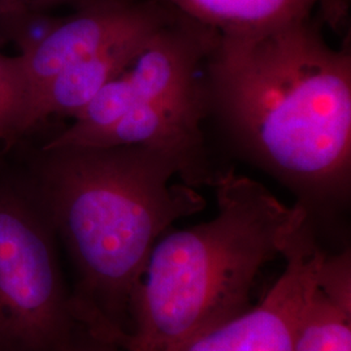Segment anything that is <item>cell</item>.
Wrapping results in <instances>:
<instances>
[{
    "label": "cell",
    "instance_id": "cell-2",
    "mask_svg": "<svg viewBox=\"0 0 351 351\" xmlns=\"http://www.w3.org/2000/svg\"><path fill=\"white\" fill-rule=\"evenodd\" d=\"M21 171L75 267V322L88 333L128 332L155 243L204 198L171 184L175 160L142 146H40Z\"/></svg>",
    "mask_w": 351,
    "mask_h": 351
},
{
    "label": "cell",
    "instance_id": "cell-5",
    "mask_svg": "<svg viewBox=\"0 0 351 351\" xmlns=\"http://www.w3.org/2000/svg\"><path fill=\"white\" fill-rule=\"evenodd\" d=\"M324 254L308 217L289 239L281 255L285 269L258 306L173 348L129 351H294Z\"/></svg>",
    "mask_w": 351,
    "mask_h": 351
},
{
    "label": "cell",
    "instance_id": "cell-3",
    "mask_svg": "<svg viewBox=\"0 0 351 351\" xmlns=\"http://www.w3.org/2000/svg\"><path fill=\"white\" fill-rule=\"evenodd\" d=\"M211 220L165 233L155 243L130 301L128 332L91 335L124 350H164L221 326L250 308L255 278L282 255L310 217L234 171L215 184Z\"/></svg>",
    "mask_w": 351,
    "mask_h": 351
},
{
    "label": "cell",
    "instance_id": "cell-1",
    "mask_svg": "<svg viewBox=\"0 0 351 351\" xmlns=\"http://www.w3.org/2000/svg\"><path fill=\"white\" fill-rule=\"evenodd\" d=\"M207 113L251 163L290 189L310 217L351 185V50L314 16L220 34L203 68Z\"/></svg>",
    "mask_w": 351,
    "mask_h": 351
},
{
    "label": "cell",
    "instance_id": "cell-6",
    "mask_svg": "<svg viewBox=\"0 0 351 351\" xmlns=\"http://www.w3.org/2000/svg\"><path fill=\"white\" fill-rule=\"evenodd\" d=\"M163 23L123 38L53 75L33 94L26 113L24 134L52 116L75 117L104 85L130 68L149 36Z\"/></svg>",
    "mask_w": 351,
    "mask_h": 351
},
{
    "label": "cell",
    "instance_id": "cell-12",
    "mask_svg": "<svg viewBox=\"0 0 351 351\" xmlns=\"http://www.w3.org/2000/svg\"><path fill=\"white\" fill-rule=\"evenodd\" d=\"M66 351H125L110 341L91 336L80 326L75 339Z\"/></svg>",
    "mask_w": 351,
    "mask_h": 351
},
{
    "label": "cell",
    "instance_id": "cell-8",
    "mask_svg": "<svg viewBox=\"0 0 351 351\" xmlns=\"http://www.w3.org/2000/svg\"><path fill=\"white\" fill-rule=\"evenodd\" d=\"M294 351H351V313L316 288L302 316Z\"/></svg>",
    "mask_w": 351,
    "mask_h": 351
},
{
    "label": "cell",
    "instance_id": "cell-4",
    "mask_svg": "<svg viewBox=\"0 0 351 351\" xmlns=\"http://www.w3.org/2000/svg\"><path fill=\"white\" fill-rule=\"evenodd\" d=\"M56 242L24 172L0 169V351H66L75 339Z\"/></svg>",
    "mask_w": 351,
    "mask_h": 351
},
{
    "label": "cell",
    "instance_id": "cell-7",
    "mask_svg": "<svg viewBox=\"0 0 351 351\" xmlns=\"http://www.w3.org/2000/svg\"><path fill=\"white\" fill-rule=\"evenodd\" d=\"M220 34L269 29L314 16L337 25L346 14L345 0H160Z\"/></svg>",
    "mask_w": 351,
    "mask_h": 351
},
{
    "label": "cell",
    "instance_id": "cell-9",
    "mask_svg": "<svg viewBox=\"0 0 351 351\" xmlns=\"http://www.w3.org/2000/svg\"><path fill=\"white\" fill-rule=\"evenodd\" d=\"M29 99L30 93L21 56L0 52V143L7 147L25 136Z\"/></svg>",
    "mask_w": 351,
    "mask_h": 351
},
{
    "label": "cell",
    "instance_id": "cell-10",
    "mask_svg": "<svg viewBox=\"0 0 351 351\" xmlns=\"http://www.w3.org/2000/svg\"><path fill=\"white\" fill-rule=\"evenodd\" d=\"M316 288L339 308L351 313L350 249L339 254H324L317 271Z\"/></svg>",
    "mask_w": 351,
    "mask_h": 351
},
{
    "label": "cell",
    "instance_id": "cell-11",
    "mask_svg": "<svg viewBox=\"0 0 351 351\" xmlns=\"http://www.w3.org/2000/svg\"><path fill=\"white\" fill-rule=\"evenodd\" d=\"M88 0H0V23L27 13L50 12L51 10L72 5L80 7Z\"/></svg>",
    "mask_w": 351,
    "mask_h": 351
}]
</instances>
